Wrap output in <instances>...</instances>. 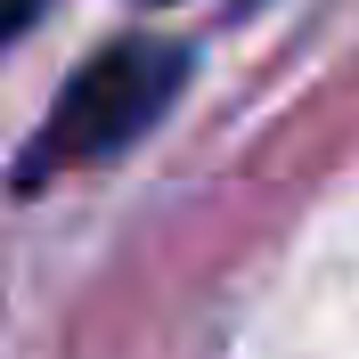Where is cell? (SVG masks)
Returning a JSON list of instances; mask_svg holds the SVG:
<instances>
[{
    "label": "cell",
    "mask_w": 359,
    "mask_h": 359,
    "mask_svg": "<svg viewBox=\"0 0 359 359\" xmlns=\"http://www.w3.org/2000/svg\"><path fill=\"white\" fill-rule=\"evenodd\" d=\"M180 82H188V49L180 41H156V33L107 41L49 98L41 131L25 139V156H17V188H49V180H66V172H90V163L123 156L131 139H147L163 123Z\"/></svg>",
    "instance_id": "obj_1"
},
{
    "label": "cell",
    "mask_w": 359,
    "mask_h": 359,
    "mask_svg": "<svg viewBox=\"0 0 359 359\" xmlns=\"http://www.w3.org/2000/svg\"><path fill=\"white\" fill-rule=\"evenodd\" d=\"M41 8H49V0H0V41H17V33L41 17Z\"/></svg>",
    "instance_id": "obj_2"
}]
</instances>
